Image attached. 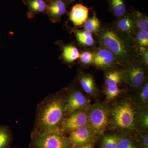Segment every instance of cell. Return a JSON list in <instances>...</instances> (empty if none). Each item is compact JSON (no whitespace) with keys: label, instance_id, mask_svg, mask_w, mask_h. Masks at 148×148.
<instances>
[{"label":"cell","instance_id":"6da1fadb","mask_svg":"<svg viewBox=\"0 0 148 148\" xmlns=\"http://www.w3.org/2000/svg\"><path fill=\"white\" fill-rule=\"evenodd\" d=\"M101 46L114 55L119 64H128L137 58L138 47L132 37L120 32L115 28L106 27L98 34Z\"/></svg>","mask_w":148,"mask_h":148},{"label":"cell","instance_id":"7a4b0ae2","mask_svg":"<svg viewBox=\"0 0 148 148\" xmlns=\"http://www.w3.org/2000/svg\"><path fill=\"white\" fill-rule=\"evenodd\" d=\"M66 101L67 98L59 94L45 98L38 108L34 130L61 132V123L66 113Z\"/></svg>","mask_w":148,"mask_h":148},{"label":"cell","instance_id":"3957f363","mask_svg":"<svg viewBox=\"0 0 148 148\" xmlns=\"http://www.w3.org/2000/svg\"><path fill=\"white\" fill-rule=\"evenodd\" d=\"M137 110L130 100L125 99L118 102L111 111V125L119 130L133 132L138 127Z\"/></svg>","mask_w":148,"mask_h":148},{"label":"cell","instance_id":"277c9868","mask_svg":"<svg viewBox=\"0 0 148 148\" xmlns=\"http://www.w3.org/2000/svg\"><path fill=\"white\" fill-rule=\"evenodd\" d=\"M29 148H73L68 137L61 131H37L31 135Z\"/></svg>","mask_w":148,"mask_h":148},{"label":"cell","instance_id":"5b68a950","mask_svg":"<svg viewBox=\"0 0 148 148\" xmlns=\"http://www.w3.org/2000/svg\"><path fill=\"white\" fill-rule=\"evenodd\" d=\"M125 66L121 72L122 80L133 90H138L147 79V66L136 59Z\"/></svg>","mask_w":148,"mask_h":148},{"label":"cell","instance_id":"8992f818","mask_svg":"<svg viewBox=\"0 0 148 148\" xmlns=\"http://www.w3.org/2000/svg\"><path fill=\"white\" fill-rule=\"evenodd\" d=\"M88 126L94 135L103 134L108 125L110 112L103 104L95 103L88 107Z\"/></svg>","mask_w":148,"mask_h":148},{"label":"cell","instance_id":"52a82bcc","mask_svg":"<svg viewBox=\"0 0 148 148\" xmlns=\"http://www.w3.org/2000/svg\"><path fill=\"white\" fill-rule=\"evenodd\" d=\"M70 114L69 117L64 119L61 123V131L64 134L71 133L83 126H88V117L86 111L81 110Z\"/></svg>","mask_w":148,"mask_h":148},{"label":"cell","instance_id":"ba28073f","mask_svg":"<svg viewBox=\"0 0 148 148\" xmlns=\"http://www.w3.org/2000/svg\"><path fill=\"white\" fill-rule=\"evenodd\" d=\"M92 64L98 69H108L119 64L114 55L106 48L101 46L93 52Z\"/></svg>","mask_w":148,"mask_h":148},{"label":"cell","instance_id":"9c48e42d","mask_svg":"<svg viewBox=\"0 0 148 148\" xmlns=\"http://www.w3.org/2000/svg\"><path fill=\"white\" fill-rule=\"evenodd\" d=\"M89 98L78 90L72 91L67 98L66 113L71 114L84 108L90 103Z\"/></svg>","mask_w":148,"mask_h":148},{"label":"cell","instance_id":"30bf717a","mask_svg":"<svg viewBox=\"0 0 148 148\" xmlns=\"http://www.w3.org/2000/svg\"><path fill=\"white\" fill-rule=\"evenodd\" d=\"M69 138L73 148H76L90 143L93 138L94 134L90 127L83 126L69 133Z\"/></svg>","mask_w":148,"mask_h":148},{"label":"cell","instance_id":"8fae6325","mask_svg":"<svg viewBox=\"0 0 148 148\" xmlns=\"http://www.w3.org/2000/svg\"><path fill=\"white\" fill-rule=\"evenodd\" d=\"M66 12V5L64 0H52L47 3L46 14L53 23L61 20Z\"/></svg>","mask_w":148,"mask_h":148},{"label":"cell","instance_id":"7c38bea8","mask_svg":"<svg viewBox=\"0 0 148 148\" xmlns=\"http://www.w3.org/2000/svg\"><path fill=\"white\" fill-rule=\"evenodd\" d=\"M115 27L117 30L132 38L137 30L131 13L126 12L123 16L117 18L115 23Z\"/></svg>","mask_w":148,"mask_h":148},{"label":"cell","instance_id":"4fadbf2b","mask_svg":"<svg viewBox=\"0 0 148 148\" xmlns=\"http://www.w3.org/2000/svg\"><path fill=\"white\" fill-rule=\"evenodd\" d=\"M89 9L81 3L76 4L72 8L69 13V18L76 27L82 26L88 16Z\"/></svg>","mask_w":148,"mask_h":148},{"label":"cell","instance_id":"5bb4252c","mask_svg":"<svg viewBox=\"0 0 148 148\" xmlns=\"http://www.w3.org/2000/svg\"><path fill=\"white\" fill-rule=\"evenodd\" d=\"M23 2L28 8L27 17L32 18L40 14H46L47 3L44 0H23Z\"/></svg>","mask_w":148,"mask_h":148},{"label":"cell","instance_id":"9a60e30c","mask_svg":"<svg viewBox=\"0 0 148 148\" xmlns=\"http://www.w3.org/2000/svg\"><path fill=\"white\" fill-rule=\"evenodd\" d=\"M79 81L84 92L90 95H94L97 92L93 77L88 74H82L79 78Z\"/></svg>","mask_w":148,"mask_h":148},{"label":"cell","instance_id":"2e32d148","mask_svg":"<svg viewBox=\"0 0 148 148\" xmlns=\"http://www.w3.org/2000/svg\"><path fill=\"white\" fill-rule=\"evenodd\" d=\"M62 59L65 62L72 63L79 59L80 56L78 49L75 46L71 45H64L62 47Z\"/></svg>","mask_w":148,"mask_h":148},{"label":"cell","instance_id":"e0dca14e","mask_svg":"<svg viewBox=\"0 0 148 148\" xmlns=\"http://www.w3.org/2000/svg\"><path fill=\"white\" fill-rule=\"evenodd\" d=\"M137 127L139 126L142 131H147L148 128L147 106H140L137 110L136 116Z\"/></svg>","mask_w":148,"mask_h":148},{"label":"cell","instance_id":"ac0fdd59","mask_svg":"<svg viewBox=\"0 0 148 148\" xmlns=\"http://www.w3.org/2000/svg\"><path fill=\"white\" fill-rule=\"evenodd\" d=\"M111 12L114 16L118 17L126 13V8L124 0H107Z\"/></svg>","mask_w":148,"mask_h":148},{"label":"cell","instance_id":"d6986e66","mask_svg":"<svg viewBox=\"0 0 148 148\" xmlns=\"http://www.w3.org/2000/svg\"><path fill=\"white\" fill-rule=\"evenodd\" d=\"M131 14L134 18L137 30L148 32V16L137 10L132 12Z\"/></svg>","mask_w":148,"mask_h":148},{"label":"cell","instance_id":"ffe728a7","mask_svg":"<svg viewBox=\"0 0 148 148\" xmlns=\"http://www.w3.org/2000/svg\"><path fill=\"white\" fill-rule=\"evenodd\" d=\"M85 30L95 34H98L100 31L101 24L97 15L95 13L92 14V16L88 18L83 24Z\"/></svg>","mask_w":148,"mask_h":148},{"label":"cell","instance_id":"44dd1931","mask_svg":"<svg viewBox=\"0 0 148 148\" xmlns=\"http://www.w3.org/2000/svg\"><path fill=\"white\" fill-rule=\"evenodd\" d=\"M77 39L81 44L88 47L92 46L95 43L92 34L87 31H78L74 32Z\"/></svg>","mask_w":148,"mask_h":148},{"label":"cell","instance_id":"7402d4cb","mask_svg":"<svg viewBox=\"0 0 148 148\" xmlns=\"http://www.w3.org/2000/svg\"><path fill=\"white\" fill-rule=\"evenodd\" d=\"M12 135L8 127L0 126V148H10Z\"/></svg>","mask_w":148,"mask_h":148},{"label":"cell","instance_id":"603a6c76","mask_svg":"<svg viewBox=\"0 0 148 148\" xmlns=\"http://www.w3.org/2000/svg\"><path fill=\"white\" fill-rule=\"evenodd\" d=\"M122 80L121 72L112 71L108 73L105 78L106 86H118Z\"/></svg>","mask_w":148,"mask_h":148},{"label":"cell","instance_id":"cb8c5ba5","mask_svg":"<svg viewBox=\"0 0 148 148\" xmlns=\"http://www.w3.org/2000/svg\"><path fill=\"white\" fill-rule=\"evenodd\" d=\"M133 38L138 47L148 48V32L137 30Z\"/></svg>","mask_w":148,"mask_h":148},{"label":"cell","instance_id":"d4e9b609","mask_svg":"<svg viewBox=\"0 0 148 148\" xmlns=\"http://www.w3.org/2000/svg\"><path fill=\"white\" fill-rule=\"evenodd\" d=\"M138 102L141 106H147L148 101V79L146 80L145 82L138 89Z\"/></svg>","mask_w":148,"mask_h":148},{"label":"cell","instance_id":"484cf974","mask_svg":"<svg viewBox=\"0 0 148 148\" xmlns=\"http://www.w3.org/2000/svg\"><path fill=\"white\" fill-rule=\"evenodd\" d=\"M117 148H139L133 138L128 135L119 137Z\"/></svg>","mask_w":148,"mask_h":148},{"label":"cell","instance_id":"4316f807","mask_svg":"<svg viewBox=\"0 0 148 148\" xmlns=\"http://www.w3.org/2000/svg\"><path fill=\"white\" fill-rule=\"evenodd\" d=\"M119 137L115 135L104 136L102 141L101 148H117Z\"/></svg>","mask_w":148,"mask_h":148},{"label":"cell","instance_id":"83f0119b","mask_svg":"<svg viewBox=\"0 0 148 148\" xmlns=\"http://www.w3.org/2000/svg\"><path fill=\"white\" fill-rule=\"evenodd\" d=\"M104 92L107 98L111 100L113 99L118 96L120 92V89L118 86H107L105 88Z\"/></svg>","mask_w":148,"mask_h":148},{"label":"cell","instance_id":"f1b7e54d","mask_svg":"<svg viewBox=\"0 0 148 148\" xmlns=\"http://www.w3.org/2000/svg\"><path fill=\"white\" fill-rule=\"evenodd\" d=\"M93 52L86 51L82 52L80 53L79 59L80 61L82 64L84 65L92 64L93 61Z\"/></svg>","mask_w":148,"mask_h":148},{"label":"cell","instance_id":"f546056e","mask_svg":"<svg viewBox=\"0 0 148 148\" xmlns=\"http://www.w3.org/2000/svg\"><path fill=\"white\" fill-rule=\"evenodd\" d=\"M139 148H148V135L147 131H142L140 134L139 144Z\"/></svg>","mask_w":148,"mask_h":148},{"label":"cell","instance_id":"4dcf8cb0","mask_svg":"<svg viewBox=\"0 0 148 148\" xmlns=\"http://www.w3.org/2000/svg\"><path fill=\"white\" fill-rule=\"evenodd\" d=\"M138 54L141 56L142 62L147 67L148 66V48L138 47Z\"/></svg>","mask_w":148,"mask_h":148},{"label":"cell","instance_id":"1f68e13d","mask_svg":"<svg viewBox=\"0 0 148 148\" xmlns=\"http://www.w3.org/2000/svg\"><path fill=\"white\" fill-rule=\"evenodd\" d=\"M76 148H94V145L91 142L85 145H83L80 146V147H78Z\"/></svg>","mask_w":148,"mask_h":148},{"label":"cell","instance_id":"d6a6232c","mask_svg":"<svg viewBox=\"0 0 148 148\" xmlns=\"http://www.w3.org/2000/svg\"><path fill=\"white\" fill-rule=\"evenodd\" d=\"M64 1L65 2L66 6L72 4V3L75 2L76 1H79V0H64Z\"/></svg>","mask_w":148,"mask_h":148},{"label":"cell","instance_id":"836d02e7","mask_svg":"<svg viewBox=\"0 0 148 148\" xmlns=\"http://www.w3.org/2000/svg\"><path fill=\"white\" fill-rule=\"evenodd\" d=\"M47 3H49V2L51 1L52 0H44Z\"/></svg>","mask_w":148,"mask_h":148}]
</instances>
